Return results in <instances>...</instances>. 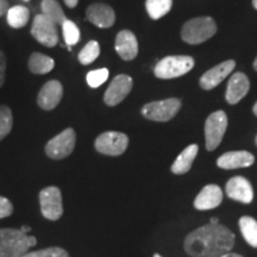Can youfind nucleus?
I'll return each instance as SVG.
<instances>
[{
	"label": "nucleus",
	"mask_w": 257,
	"mask_h": 257,
	"mask_svg": "<svg viewBox=\"0 0 257 257\" xmlns=\"http://www.w3.org/2000/svg\"><path fill=\"white\" fill-rule=\"evenodd\" d=\"M63 96V86L57 80H50L42 87L37 98V104L46 111L54 110Z\"/></svg>",
	"instance_id": "nucleus-13"
},
{
	"label": "nucleus",
	"mask_w": 257,
	"mask_h": 257,
	"mask_svg": "<svg viewBox=\"0 0 257 257\" xmlns=\"http://www.w3.org/2000/svg\"><path fill=\"white\" fill-rule=\"evenodd\" d=\"M29 18H30V11H29L28 8L22 5H17L9 9L8 14H6L8 24L14 29L24 28L28 24Z\"/></svg>",
	"instance_id": "nucleus-22"
},
{
	"label": "nucleus",
	"mask_w": 257,
	"mask_h": 257,
	"mask_svg": "<svg viewBox=\"0 0 257 257\" xmlns=\"http://www.w3.org/2000/svg\"><path fill=\"white\" fill-rule=\"evenodd\" d=\"M61 27H62L63 40L66 42L67 46H75V44L80 41V30L79 28L76 27V24L74 23V22L69 21V19H66Z\"/></svg>",
	"instance_id": "nucleus-28"
},
{
	"label": "nucleus",
	"mask_w": 257,
	"mask_h": 257,
	"mask_svg": "<svg viewBox=\"0 0 257 257\" xmlns=\"http://www.w3.org/2000/svg\"><path fill=\"white\" fill-rule=\"evenodd\" d=\"M227 127V117L224 111H216L208 115L205 123L206 149L212 152L219 146Z\"/></svg>",
	"instance_id": "nucleus-7"
},
{
	"label": "nucleus",
	"mask_w": 257,
	"mask_h": 257,
	"mask_svg": "<svg viewBox=\"0 0 257 257\" xmlns=\"http://www.w3.org/2000/svg\"><path fill=\"white\" fill-rule=\"evenodd\" d=\"M76 135L72 127L66 128L62 133L50 140L46 146L47 155L53 160H62L68 157L75 148Z\"/></svg>",
	"instance_id": "nucleus-6"
},
{
	"label": "nucleus",
	"mask_w": 257,
	"mask_h": 257,
	"mask_svg": "<svg viewBox=\"0 0 257 257\" xmlns=\"http://www.w3.org/2000/svg\"><path fill=\"white\" fill-rule=\"evenodd\" d=\"M253 69L257 70V57L255 59V61H253Z\"/></svg>",
	"instance_id": "nucleus-39"
},
{
	"label": "nucleus",
	"mask_w": 257,
	"mask_h": 257,
	"mask_svg": "<svg viewBox=\"0 0 257 257\" xmlns=\"http://www.w3.org/2000/svg\"><path fill=\"white\" fill-rule=\"evenodd\" d=\"M210 223H211V224H219V221H218L217 218H211Z\"/></svg>",
	"instance_id": "nucleus-37"
},
{
	"label": "nucleus",
	"mask_w": 257,
	"mask_h": 257,
	"mask_svg": "<svg viewBox=\"0 0 257 257\" xmlns=\"http://www.w3.org/2000/svg\"><path fill=\"white\" fill-rule=\"evenodd\" d=\"M99 55H100L99 43L96 41H89L79 53L78 59L80 63L83 64V66H87V64L94 62Z\"/></svg>",
	"instance_id": "nucleus-26"
},
{
	"label": "nucleus",
	"mask_w": 257,
	"mask_h": 257,
	"mask_svg": "<svg viewBox=\"0 0 257 257\" xmlns=\"http://www.w3.org/2000/svg\"><path fill=\"white\" fill-rule=\"evenodd\" d=\"M253 113H255V115L257 117V102L253 105Z\"/></svg>",
	"instance_id": "nucleus-38"
},
{
	"label": "nucleus",
	"mask_w": 257,
	"mask_h": 257,
	"mask_svg": "<svg viewBox=\"0 0 257 257\" xmlns=\"http://www.w3.org/2000/svg\"><path fill=\"white\" fill-rule=\"evenodd\" d=\"M217 32V24L211 17H197L185 23L181 37L188 44H200Z\"/></svg>",
	"instance_id": "nucleus-3"
},
{
	"label": "nucleus",
	"mask_w": 257,
	"mask_h": 257,
	"mask_svg": "<svg viewBox=\"0 0 257 257\" xmlns=\"http://www.w3.org/2000/svg\"><path fill=\"white\" fill-rule=\"evenodd\" d=\"M19 230H21L23 233H27L28 234L31 231V227L30 226H27V225H24V226H22Z\"/></svg>",
	"instance_id": "nucleus-35"
},
{
	"label": "nucleus",
	"mask_w": 257,
	"mask_h": 257,
	"mask_svg": "<svg viewBox=\"0 0 257 257\" xmlns=\"http://www.w3.org/2000/svg\"><path fill=\"white\" fill-rule=\"evenodd\" d=\"M41 9L42 15L49 18L56 25H62L63 22L67 19L66 16H64L63 10L57 0H42Z\"/></svg>",
	"instance_id": "nucleus-23"
},
{
	"label": "nucleus",
	"mask_w": 257,
	"mask_h": 257,
	"mask_svg": "<svg viewBox=\"0 0 257 257\" xmlns=\"http://www.w3.org/2000/svg\"><path fill=\"white\" fill-rule=\"evenodd\" d=\"M227 197L232 200L243 202V204H250L253 199V191L251 184L243 176H234L230 179L226 184Z\"/></svg>",
	"instance_id": "nucleus-14"
},
{
	"label": "nucleus",
	"mask_w": 257,
	"mask_h": 257,
	"mask_svg": "<svg viewBox=\"0 0 257 257\" xmlns=\"http://www.w3.org/2000/svg\"><path fill=\"white\" fill-rule=\"evenodd\" d=\"M36 244V237L19 229H0V257H22Z\"/></svg>",
	"instance_id": "nucleus-2"
},
{
	"label": "nucleus",
	"mask_w": 257,
	"mask_h": 257,
	"mask_svg": "<svg viewBox=\"0 0 257 257\" xmlns=\"http://www.w3.org/2000/svg\"><path fill=\"white\" fill-rule=\"evenodd\" d=\"M8 11H9L8 0H0V17L8 14Z\"/></svg>",
	"instance_id": "nucleus-33"
},
{
	"label": "nucleus",
	"mask_w": 257,
	"mask_h": 257,
	"mask_svg": "<svg viewBox=\"0 0 257 257\" xmlns=\"http://www.w3.org/2000/svg\"><path fill=\"white\" fill-rule=\"evenodd\" d=\"M57 25L44 15H37L32 22L31 35L35 40L48 48L55 47L59 43Z\"/></svg>",
	"instance_id": "nucleus-10"
},
{
	"label": "nucleus",
	"mask_w": 257,
	"mask_h": 257,
	"mask_svg": "<svg viewBox=\"0 0 257 257\" xmlns=\"http://www.w3.org/2000/svg\"><path fill=\"white\" fill-rule=\"evenodd\" d=\"M22 257H69V253L59 246H51V248L37 250V251L27 252Z\"/></svg>",
	"instance_id": "nucleus-30"
},
{
	"label": "nucleus",
	"mask_w": 257,
	"mask_h": 257,
	"mask_svg": "<svg viewBox=\"0 0 257 257\" xmlns=\"http://www.w3.org/2000/svg\"><path fill=\"white\" fill-rule=\"evenodd\" d=\"M24 2H29V0H24Z\"/></svg>",
	"instance_id": "nucleus-43"
},
{
	"label": "nucleus",
	"mask_w": 257,
	"mask_h": 257,
	"mask_svg": "<svg viewBox=\"0 0 257 257\" xmlns=\"http://www.w3.org/2000/svg\"><path fill=\"white\" fill-rule=\"evenodd\" d=\"M134 81L126 74H119L112 80L104 95V101L108 106H117L131 92Z\"/></svg>",
	"instance_id": "nucleus-11"
},
{
	"label": "nucleus",
	"mask_w": 257,
	"mask_h": 257,
	"mask_svg": "<svg viewBox=\"0 0 257 257\" xmlns=\"http://www.w3.org/2000/svg\"><path fill=\"white\" fill-rule=\"evenodd\" d=\"M199 147L197 144H191L178 156V159L175 160V162L172 166V172L174 174L181 175L186 174L193 165V161L198 155Z\"/></svg>",
	"instance_id": "nucleus-20"
},
{
	"label": "nucleus",
	"mask_w": 257,
	"mask_h": 257,
	"mask_svg": "<svg viewBox=\"0 0 257 257\" xmlns=\"http://www.w3.org/2000/svg\"><path fill=\"white\" fill-rule=\"evenodd\" d=\"M41 212L49 220H59L63 214L62 194L60 188L47 187L40 193Z\"/></svg>",
	"instance_id": "nucleus-9"
},
{
	"label": "nucleus",
	"mask_w": 257,
	"mask_h": 257,
	"mask_svg": "<svg viewBox=\"0 0 257 257\" xmlns=\"http://www.w3.org/2000/svg\"><path fill=\"white\" fill-rule=\"evenodd\" d=\"M234 67H236V62L233 60H229L217 64L213 68L207 70L200 79L201 88L210 91V89L217 87L224 79H226L232 73Z\"/></svg>",
	"instance_id": "nucleus-12"
},
{
	"label": "nucleus",
	"mask_w": 257,
	"mask_h": 257,
	"mask_svg": "<svg viewBox=\"0 0 257 257\" xmlns=\"http://www.w3.org/2000/svg\"><path fill=\"white\" fill-rule=\"evenodd\" d=\"M64 3H66V5L68 6V8L73 9V8H75L76 5H78L79 0H64Z\"/></svg>",
	"instance_id": "nucleus-34"
},
{
	"label": "nucleus",
	"mask_w": 257,
	"mask_h": 257,
	"mask_svg": "<svg viewBox=\"0 0 257 257\" xmlns=\"http://www.w3.org/2000/svg\"><path fill=\"white\" fill-rule=\"evenodd\" d=\"M194 67V60L191 56L174 55L162 59L154 68L156 78L174 79L185 75Z\"/></svg>",
	"instance_id": "nucleus-4"
},
{
	"label": "nucleus",
	"mask_w": 257,
	"mask_h": 257,
	"mask_svg": "<svg viewBox=\"0 0 257 257\" xmlns=\"http://www.w3.org/2000/svg\"><path fill=\"white\" fill-rule=\"evenodd\" d=\"M54 67H55V61L44 54L34 53L29 59V69L31 73L37 74V75L50 73Z\"/></svg>",
	"instance_id": "nucleus-21"
},
{
	"label": "nucleus",
	"mask_w": 257,
	"mask_h": 257,
	"mask_svg": "<svg viewBox=\"0 0 257 257\" xmlns=\"http://www.w3.org/2000/svg\"><path fill=\"white\" fill-rule=\"evenodd\" d=\"M255 162V157L248 152H229L221 155L217 160V166L221 169H236L246 168L252 166Z\"/></svg>",
	"instance_id": "nucleus-19"
},
{
	"label": "nucleus",
	"mask_w": 257,
	"mask_h": 257,
	"mask_svg": "<svg viewBox=\"0 0 257 257\" xmlns=\"http://www.w3.org/2000/svg\"><path fill=\"white\" fill-rule=\"evenodd\" d=\"M234 234L220 224H206L186 237L184 248L191 257H219L231 252Z\"/></svg>",
	"instance_id": "nucleus-1"
},
{
	"label": "nucleus",
	"mask_w": 257,
	"mask_h": 257,
	"mask_svg": "<svg viewBox=\"0 0 257 257\" xmlns=\"http://www.w3.org/2000/svg\"><path fill=\"white\" fill-rule=\"evenodd\" d=\"M114 49L124 61L136 59L138 54V42L134 32L130 30H121L115 37Z\"/></svg>",
	"instance_id": "nucleus-16"
},
{
	"label": "nucleus",
	"mask_w": 257,
	"mask_h": 257,
	"mask_svg": "<svg viewBox=\"0 0 257 257\" xmlns=\"http://www.w3.org/2000/svg\"><path fill=\"white\" fill-rule=\"evenodd\" d=\"M173 0H146V9L152 19L162 18L172 10Z\"/></svg>",
	"instance_id": "nucleus-25"
},
{
	"label": "nucleus",
	"mask_w": 257,
	"mask_h": 257,
	"mask_svg": "<svg viewBox=\"0 0 257 257\" xmlns=\"http://www.w3.org/2000/svg\"><path fill=\"white\" fill-rule=\"evenodd\" d=\"M223 201V191L217 185H207L201 189L194 200L197 210L206 211L219 206Z\"/></svg>",
	"instance_id": "nucleus-17"
},
{
	"label": "nucleus",
	"mask_w": 257,
	"mask_h": 257,
	"mask_svg": "<svg viewBox=\"0 0 257 257\" xmlns=\"http://www.w3.org/2000/svg\"><path fill=\"white\" fill-rule=\"evenodd\" d=\"M250 88L248 76L243 73H234L229 80L226 88V100L229 104L234 105L242 100Z\"/></svg>",
	"instance_id": "nucleus-18"
},
{
	"label": "nucleus",
	"mask_w": 257,
	"mask_h": 257,
	"mask_svg": "<svg viewBox=\"0 0 257 257\" xmlns=\"http://www.w3.org/2000/svg\"><path fill=\"white\" fill-rule=\"evenodd\" d=\"M252 5H253V8L257 10V0H252Z\"/></svg>",
	"instance_id": "nucleus-40"
},
{
	"label": "nucleus",
	"mask_w": 257,
	"mask_h": 257,
	"mask_svg": "<svg viewBox=\"0 0 257 257\" xmlns=\"http://www.w3.org/2000/svg\"><path fill=\"white\" fill-rule=\"evenodd\" d=\"M86 17L92 24L100 29L111 28L115 22L113 9L110 5L101 4V3L89 5L86 11Z\"/></svg>",
	"instance_id": "nucleus-15"
},
{
	"label": "nucleus",
	"mask_w": 257,
	"mask_h": 257,
	"mask_svg": "<svg viewBox=\"0 0 257 257\" xmlns=\"http://www.w3.org/2000/svg\"><path fill=\"white\" fill-rule=\"evenodd\" d=\"M95 149L100 154L108 156H119L128 146V137L123 133L107 131L99 135L95 140Z\"/></svg>",
	"instance_id": "nucleus-8"
},
{
	"label": "nucleus",
	"mask_w": 257,
	"mask_h": 257,
	"mask_svg": "<svg viewBox=\"0 0 257 257\" xmlns=\"http://www.w3.org/2000/svg\"><path fill=\"white\" fill-rule=\"evenodd\" d=\"M239 229L245 242L257 248V221L252 217H242L239 219Z\"/></svg>",
	"instance_id": "nucleus-24"
},
{
	"label": "nucleus",
	"mask_w": 257,
	"mask_h": 257,
	"mask_svg": "<svg viewBox=\"0 0 257 257\" xmlns=\"http://www.w3.org/2000/svg\"><path fill=\"white\" fill-rule=\"evenodd\" d=\"M14 125L11 108L6 105H0V141L4 140L11 133Z\"/></svg>",
	"instance_id": "nucleus-27"
},
{
	"label": "nucleus",
	"mask_w": 257,
	"mask_h": 257,
	"mask_svg": "<svg viewBox=\"0 0 257 257\" xmlns=\"http://www.w3.org/2000/svg\"><path fill=\"white\" fill-rule=\"evenodd\" d=\"M5 73H6V57L2 50H0V88L3 87L5 82Z\"/></svg>",
	"instance_id": "nucleus-32"
},
{
	"label": "nucleus",
	"mask_w": 257,
	"mask_h": 257,
	"mask_svg": "<svg viewBox=\"0 0 257 257\" xmlns=\"http://www.w3.org/2000/svg\"><path fill=\"white\" fill-rule=\"evenodd\" d=\"M154 257H162V256L159 255V253H155V255H154Z\"/></svg>",
	"instance_id": "nucleus-41"
},
{
	"label": "nucleus",
	"mask_w": 257,
	"mask_h": 257,
	"mask_svg": "<svg viewBox=\"0 0 257 257\" xmlns=\"http://www.w3.org/2000/svg\"><path fill=\"white\" fill-rule=\"evenodd\" d=\"M219 257H243V256H240V255H238V253H233V252H227V253H225V255H221V256H219Z\"/></svg>",
	"instance_id": "nucleus-36"
},
{
	"label": "nucleus",
	"mask_w": 257,
	"mask_h": 257,
	"mask_svg": "<svg viewBox=\"0 0 257 257\" xmlns=\"http://www.w3.org/2000/svg\"><path fill=\"white\" fill-rule=\"evenodd\" d=\"M108 79V69L100 68L87 73L86 81L91 88H98Z\"/></svg>",
	"instance_id": "nucleus-29"
},
{
	"label": "nucleus",
	"mask_w": 257,
	"mask_h": 257,
	"mask_svg": "<svg viewBox=\"0 0 257 257\" xmlns=\"http://www.w3.org/2000/svg\"><path fill=\"white\" fill-rule=\"evenodd\" d=\"M180 108H181V101L176 98H170L144 105L142 114L147 119L154 121H168L175 117Z\"/></svg>",
	"instance_id": "nucleus-5"
},
{
	"label": "nucleus",
	"mask_w": 257,
	"mask_h": 257,
	"mask_svg": "<svg viewBox=\"0 0 257 257\" xmlns=\"http://www.w3.org/2000/svg\"><path fill=\"white\" fill-rule=\"evenodd\" d=\"M14 212V206L8 198L0 197V219L10 217Z\"/></svg>",
	"instance_id": "nucleus-31"
},
{
	"label": "nucleus",
	"mask_w": 257,
	"mask_h": 257,
	"mask_svg": "<svg viewBox=\"0 0 257 257\" xmlns=\"http://www.w3.org/2000/svg\"><path fill=\"white\" fill-rule=\"evenodd\" d=\"M256 144H257V136H256Z\"/></svg>",
	"instance_id": "nucleus-42"
}]
</instances>
